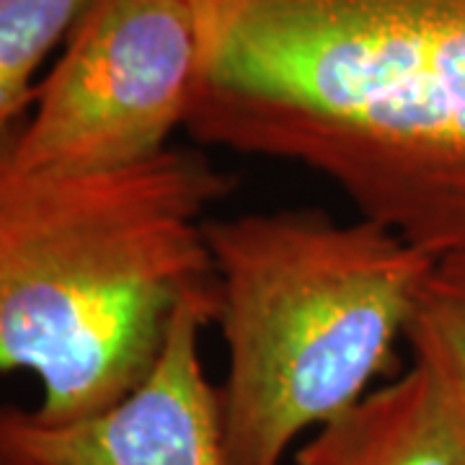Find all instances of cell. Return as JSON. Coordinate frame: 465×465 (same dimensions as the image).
<instances>
[{
	"label": "cell",
	"instance_id": "52a82bcc",
	"mask_svg": "<svg viewBox=\"0 0 465 465\" xmlns=\"http://www.w3.org/2000/svg\"><path fill=\"white\" fill-rule=\"evenodd\" d=\"M88 0H0V137L14 133L36 99L34 78L65 42Z\"/></svg>",
	"mask_w": 465,
	"mask_h": 465
},
{
	"label": "cell",
	"instance_id": "5b68a950",
	"mask_svg": "<svg viewBox=\"0 0 465 465\" xmlns=\"http://www.w3.org/2000/svg\"><path fill=\"white\" fill-rule=\"evenodd\" d=\"M215 316L217 282L176 308L145 381L91 419L42 424L32 409L0 406V465H228L200 349Z\"/></svg>",
	"mask_w": 465,
	"mask_h": 465
},
{
	"label": "cell",
	"instance_id": "ba28073f",
	"mask_svg": "<svg viewBox=\"0 0 465 465\" xmlns=\"http://www.w3.org/2000/svg\"><path fill=\"white\" fill-rule=\"evenodd\" d=\"M414 360L432 365L465 396V259L437 262L406 329Z\"/></svg>",
	"mask_w": 465,
	"mask_h": 465
},
{
	"label": "cell",
	"instance_id": "277c9868",
	"mask_svg": "<svg viewBox=\"0 0 465 465\" xmlns=\"http://www.w3.org/2000/svg\"><path fill=\"white\" fill-rule=\"evenodd\" d=\"M200 73L192 0H88L14 134L24 171L88 173L166 153Z\"/></svg>",
	"mask_w": 465,
	"mask_h": 465
},
{
	"label": "cell",
	"instance_id": "8992f818",
	"mask_svg": "<svg viewBox=\"0 0 465 465\" xmlns=\"http://www.w3.org/2000/svg\"><path fill=\"white\" fill-rule=\"evenodd\" d=\"M295 465H465V396L432 365L414 360L311 434Z\"/></svg>",
	"mask_w": 465,
	"mask_h": 465
},
{
	"label": "cell",
	"instance_id": "3957f363",
	"mask_svg": "<svg viewBox=\"0 0 465 465\" xmlns=\"http://www.w3.org/2000/svg\"><path fill=\"white\" fill-rule=\"evenodd\" d=\"M225 378L228 465H282L396 367L432 256L393 231L321 210L204 223Z\"/></svg>",
	"mask_w": 465,
	"mask_h": 465
},
{
	"label": "cell",
	"instance_id": "7a4b0ae2",
	"mask_svg": "<svg viewBox=\"0 0 465 465\" xmlns=\"http://www.w3.org/2000/svg\"><path fill=\"white\" fill-rule=\"evenodd\" d=\"M16 130L0 137V375H32V414L73 424L130 396L176 308L215 287L204 223L232 182L183 148L116 171H24Z\"/></svg>",
	"mask_w": 465,
	"mask_h": 465
},
{
	"label": "cell",
	"instance_id": "6da1fadb",
	"mask_svg": "<svg viewBox=\"0 0 465 465\" xmlns=\"http://www.w3.org/2000/svg\"><path fill=\"white\" fill-rule=\"evenodd\" d=\"M202 145L331 182L434 262L465 259V0H192Z\"/></svg>",
	"mask_w": 465,
	"mask_h": 465
}]
</instances>
